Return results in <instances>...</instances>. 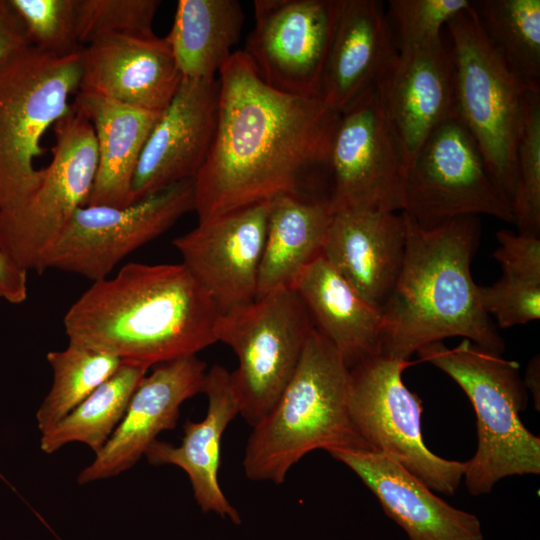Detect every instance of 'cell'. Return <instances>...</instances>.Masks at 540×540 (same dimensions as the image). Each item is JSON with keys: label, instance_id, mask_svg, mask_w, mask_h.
I'll list each match as a JSON object with an SVG mask.
<instances>
[{"label": "cell", "instance_id": "obj_1", "mask_svg": "<svg viewBox=\"0 0 540 540\" xmlns=\"http://www.w3.org/2000/svg\"><path fill=\"white\" fill-rule=\"evenodd\" d=\"M218 76L216 130L194 178L198 223L282 195H308L306 179L329 174L340 113L319 97L270 87L243 50L233 52Z\"/></svg>", "mask_w": 540, "mask_h": 540}, {"label": "cell", "instance_id": "obj_2", "mask_svg": "<svg viewBox=\"0 0 540 540\" xmlns=\"http://www.w3.org/2000/svg\"><path fill=\"white\" fill-rule=\"evenodd\" d=\"M220 313L183 263L132 262L69 307V343L148 366L197 355L217 342Z\"/></svg>", "mask_w": 540, "mask_h": 540}, {"label": "cell", "instance_id": "obj_3", "mask_svg": "<svg viewBox=\"0 0 540 540\" xmlns=\"http://www.w3.org/2000/svg\"><path fill=\"white\" fill-rule=\"evenodd\" d=\"M400 272L381 308V354L408 361L425 345L461 336L502 354L505 342L479 299L471 261L480 238L476 216L424 229L406 213Z\"/></svg>", "mask_w": 540, "mask_h": 540}, {"label": "cell", "instance_id": "obj_4", "mask_svg": "<svg viewBox=\"0 0 540 540\" xmlns=\"http://www.w3.org/2000/svg\"><path fill=\"white\" fill-rule=\"evenodd\" d=\"M349 368L314 326L283 392L252 426L243 468L252 481L281 484L309 452L368 449L349 414Z\"/></svg>", "mask_w": 540, "mask_h": 540}, {"label": "cell", "instance_id": "obj_5", "mask_svg": "<svg viewBox=\"0 0 540 540\" xmlns=\"http://www.w3.org/2000/svg\"><path fill=\"white\" fill-rule=\"evenodd\" d=\"M417 354L449 375L474 408L478 445L463 475L470 494L489 493L508 476L540 473V438L519 415L526 407L527 389L516 361L468 339L453 348L434 342Z\"/></svg>", "mask_w": 540, "mask_h": 540}, {"label": "cell", "instance_id": "obj_6", "mask_svg": "<svg viewBox=\"0 0 540 540\" xmlns=\"http://www.w3.org/2000/svg\"><path fill=\"white\" fill-rule=\"evenodd\" d=\"M80 77V51L55 56L30 45L0 64V212L19 207L38 188L42 137L71 110Z\"/></svg>", "mask_w": 540, "mask_h": 540}, {"label": "cell", "instance_id": "obj_7", "mask_svg": "<svg viewBox=\"0 0 540 540\" xmlns=\"http://www.w3.org/2000/svg\"><path fill=\"white\" fill-rule=\"evenodd\" d=\"M446 26L452 39L456 116L475 140L489 177L511 202L516 146L530 87L492 47L472 5Z\"/></svg>", "mask_w": 540, "mask_h": 540}, {"label": "cell", "instance_id": "obj_8", "mask_svg": "<svg viewBox=\"0 0 540 540\" xmlns=\"http://www.w3.org/2000/svg\"><path fill=\"white\" fill-rule=\"evenodd\" d=\"M314 324L293 289H281L221 314L217 342L238 359L230 383L241 415L250 426L275 404L291 379Z\"/></svg>", "mask_w": 540, "mask_h": 540}, {"label": "cell", "instance_id": "obj_9", "mask_svg": "<svg viewBox=\"0 0 540 540\" xmlns=\"http://www.w3.org/2000/svg\"><path fill=\"white\" fill-rule=\"evenodd\" d=\"M53 131L52 159L38 188L19 207L0 212V248L20 268L39 274L75 211L87 205L98 162L93 127L75 101Z\"/></svg>", "mask_w": 540, "mask_h": 540}, {"label": "cell", "instance_id": "obj_10", "mask_svg": "<svg viewBox=\"0 0 540 540\" xmlns=\"http://www.w3.org/2000/svg\"><path fill=\"white\" fill-rule=\"evenodd\" d=\"M410 364L379 354L351 367L350 418L369 450L398 462L431 490L453 495L466 462L444 459L425 445L422 401L402 380Z\"/></svg>", "mask_w": 540, "mask_h": 540}, {"label": "cell", "instance_id": "obj_11", "mask_svg": "<svg viewBox=\"0 0 540 540\" xmlns=\"http://www.w3.org/2000/svg\"><path fill=\"white\" fill-rule=\"evenodd\" d=\"M402 212L424 229L478 214L514 223L510 200L489 177L458 117L436 128L408 162Z\"/></svg>", "mask_w": 540, "mask_h": 540}, {"label": "cell", "instance_id": "obj_12", "mask_svg": "<svg viewBox=\"0 0 540 540\" xmlns=\"http://www.w3.org/2000/svg\"><path fill=\"white\" fill-rule=\"evenodd\" d=\"M194 210V179L173 184L125 207L78 208L48 250L44 268L107 278L136 249L157 238Z\"/></svg>", "mask_w": 540, "mask_h": 540}, {"label": "cell", "instance_id": "obj_13", "mask_svg": "<svg viewBox=\"0 0 540 540\" xmlns=\"http://www.w3.org/2000/svg\"><path fill=\"white\" fill-rule=\"evenodd\" d=\"M340 5L341 0L254 1L255 25L243 52L266 84L321 98Z\"/></svg>", "mask_w": 540, "mask_h": 540}, {"label": "cell", "instance_id": "obj_14", "mask_svg": "<svg viewBox=\"0 0 540 540\" xmlns=\"http://www.w3.org/2000/svg\"><path fill=\"white\" fill-rule=\"evenodd\" d=\"M406 160L375 87L340 114L329 154L334 210L402 212Z\"/></svg>", "mask_w": 540, "mask_h": 540}, {"label": "cell", "instance_id": "obj_15", "mask_svg": "<svg viewBox=\"0 0 540 540\" xmlns=\"http://www.w3.org/2000/svg\"><path fill=\"white\" fill-rule=\"evenodd\" d=\"M271 201L210 220L175 238L182 263L220 315L257 298L258 274Z\"/></svg>", "mask_w": 540, "mask_h": 540}, {"label": "cell", "instance_id": "obj_16", "mask_svg": "<svg viewBox=\"0 0 540 540\" xmlns=\"http://www.w3.org/2000/svg\"><path fill=\"white\" fill-rule=\"evenodd\" d=\"M218 101L217 78H182L144 145L132 182L133 203L196 177L213 142Z\"/></svg>", "mask_w": 540, "mask_h": 540}, {"label": "cell", "instance_id": "obj_17", "mask_svg": "<svg viewBox=\"0 0 540 540\" xmlns=\"http://www.w3.org/2000/svg\"><path fill=\"white\" fill-rule=\"evenodd\" d=\"M207 365L197 355L155 366L133 393L113 434L78 475L79 484L111 478L133 467L157 436L176 427L180 406L203 393Z\"/></svg>", "mask_w": 540, "mask_h": 540}, {"label": "cell", "instance_id": "obj_18", "mask_svg": "<svg viewBox=\"0 0 540 540\" xmlns=\"http://www.w3.org/2000/svg\"><path fill=\"white\" fill-rule=\"evenodd\" d=\"M377 88L406 166L436 128L457 117L453 64L442 41L398 50Z\"/></svg>", "mask_w": 540, "mask_h": 540}, {"label": "cell", "instance_id": "obj_19", "mask_svg": "<svg viewBox=\"0 0 540 540\" xmlns=\"http://www.w3.org/2000/svg\"><path fill=\"white\" fill-rule=\"evenodd\" d=\"M79 91L161 112L182 81L167 38L113 37L80 50Z\"/></svg>", "mask_w": 540, "mask_h": 540}, {"label": "cell", "instance_id": "obj_20", "mask_svg": "<svg viewBox=\"0 0 540 540\" xmlns=\"http://www.w3.org/2000/svg\"><path fill=\"white\" fill-rule=\"evenodd\" d=\"M329 454L363 481L410 540L484 539L477 516L436 496L393 459L360 448L335 449Z\"/></svg>", "mask_w": 540, "mask_h": 540}, {"label": "cell", "instance_id": "obj_21", "mask_svg": "<svg viewBox=\"0 0 540 540\" xmlns=\"http://www.w3.org/2000/svg\"><path fill=\"white\" fill-rule=\"evenodd\" d=\"M402 213L347 207L334 210L322 256L381 310L404 257Z\"/></svg>", "mask_w": 540, "mask_h": 540}, {"label": "cell", "instance_id": "obj_22", "mask_svg": "<svg viewBox=\"0 0 540 540\" xmlns=\"http://www.w3.org/2000/svg\"><path fill=\"white\" fill-rule=\"evenodd\" d=\"M397 54L380 1L341 0L322 79V100L341 114L377 87Z\"/></svg>", "mask_w": 540, "mask_h": 540}, {"label": "cell", "instance_id": "obj_23", "mask_svg": "<svg viewBox=\"0 0 540 540\" xmlns=\"http://www.w3.org/2000/svg\"><path fill=\"white\" fill-rule=\"evenodd\" d=\"M203 393L208 399L205 417L187 420L179 445L155 440L145 456L153 465H174L188 476L194 498L203 512H214L241 523L238 510L231 505L218 481L221 442L224 431L239 415L230 383V372L215 364L207 370Z\"/></svg>", "mask_w": 540, "mask_h": 540}, {"label": "cell", "instance_id": "obj_24", "mask_svg": "<svg viewBox=\"0 0 540 540\" xmlns=\"http://www.w3.org/2000/svg\"><path fill=\"white\" fill-rule=\"evenodd\" d=\"M314 325L350 369L381 354V310L368 302L323 256L315 258L292 288Z\"/></svg>", "mask_w": 540, "mask_h": 540}, {"label": "cell", "instance_id": "obj_25", "mask_svg": "<svg viewBox=\"0 0 540 540\" xmlns=\"http://www.w3.org/2000/svg\"><path fill=\"white\" fill-rule=\"evenodd\" d=\"M75 102L89 119L97 144V169L87 205L132 204L135 170L162 111L144 110L82 92L76 94Z\"/></svg>", "mask_w": 540, "mask_h": 540}, {"label": "cell", "instance_id": "obj_26", "mask_svg": "<svg viewBox=\"0 0 540 540\" xmlns=\"http://www.w3.org/2000/svg\"><path fill=\"white\" fill-rule=\"evenodd\" d=\"M333 215L328 196L282 195L271 201L257 298L293 288L303 270L322 254Z\"/></svg>", "mask_w": 540, "mask_h": 540}, {"label": "cell", "instance_id": "obj_27", "mask_svg": "<svg viewBox=\"0 0 540 540\" xmlns=\"http://www.w3.org/2000/svg\"><path fill=\"white\" fill-rule=\"evenodd\" d=\"M243 22L236 0H179L166 38L182 78L215 79L233 54Z\"/></svg>", "mask_w": 540, "mask_h": 540}, {"label": "cell", "instance_id": "obj_28", "mask_svg": "<svg viewBox=\"0 0 540 540\" xmlns=\"http://www.w3.org/2000/svg\"><path fill=\"white\" fill-rule=\"evenodd\" d=\"M493 257L502 275L490 286H479L483 309L501 328L540 318V238L501 230Z\"/></svg>", "mask_w": 540, "mask_h": 540}, {"label": "cell", "instance_id": "obj_29", "mask_svg": "<svg viewBox=\"0 0 540 540\" xmlns=\"http://www.w3.org/2000/svg\"><path fill=\"white\" fill-rule=\"evenodd\" d=\"M149 367L122 361L117 371L52 428L42 433L40 448L53 453L72 442L86 444L95 455L121 422L131 397Z\"/></svg>", "mask_w": 540, "mask_h": 540}, {"label": "cell", "instance_id": "obj_30", "mask_svg": "<svg viewBox=\"0 0 540 540\" xmlns=\"http://www.w3.org/2000/svg\"><path fill=\"white\" fill-rule=\"evenodd\" d=\"M492 47L527 86L539 87L540 1H471Z\"/></svg>", "mask_w": 540, "mask_h": 540}, {"label": "cell", "instance_id": "obj_31", "mask_svg": "<svg viewBox=\"0 0 540 540\" xmlns=\"http://www.w3.org/2000/svg\"><path fill=\"white\" fill-rule=\"evenodd\" d=\"M46 359L52 368L53 382L36 413L41 434L110 378L122 363L114 355L74 343L48 352Z\"/></svg>", "mask_w": 540, "mask_h": 540}, {"label": "cell", "instance_id": "obj_32", "mask_svg": "<svg viewBox=\"0 0 540 540\" xmlns=\"http://www.w3.org/2000/svg\"><path fill=\"white\" fill-rule=\"evenodd\" d=\"M516 181L511 197L518 234L540 237V89L526 93L516 146Z\"/></svg>", "mask_w": 540, "mask_h": 540}, {"label": "cell", "instance_id": "obj_33", "mask_svg": "<svg viewBox=\"0 0 540 540\" xmlns=\"http://www.w3.org/2000/svg\"><path fill=\"white\" fill-rule=\"evenodd\" d=\"M158 0H77L80 46L113 37L150 38Z\"/></svg>", "mask_w": 540, "mask_h": 540}, {"label": "cell", "instance_id": "obj_34", "mask_svg": "<svg viewBox=\"0 0 540 540\" xmlns=\"http://www.w3.org/2000/svg\"><path fill=\"white\" fill-rule=\"evenodd\" d=\"M29 43L44 53L66 56L82 49L77 40V0H8Z\"/></svg>", "mask_w": 540, "mask_h": 540}, {"label": "cell", "instance_id": "obj_35", "mask_svg": "<svg viewBox=\"0 0 540 540\" xmlns=\"http://www.w3.org/2000/svg\"><path fill=\"white\" fill-rule=\"evenodd\" d=\"M470 5L468 0H390L386 17L398 50L442 41V27Z\"/></svg>", "mask_w": 540, "mask_h": 540}, {"label": "cell", "instance_id": "obj_36", "mask_svg": "<svg viewBox=\"0 0 540 540\" xmlns=\"http://www.w3.org/2000/svg\"><path fill=\"white\" fill-rule=\"evenodd\" d=\"M31 44L8 0H0V64Z\"/></svg>", "mask_w": 540, "mask_h": 540}, {"label": "cell", "instance_id": "obj_37", "mask_svg": "<svg viewBox=\"0 0 540 540\" xmlns=\"http://www.w3.org/2000/svg\"><path fill=\"white\" fill-rule=\"evenodd\" d=\"M28 296V272L0 248V299L20 304Z\"/></svg>", "mask_w": 540, "mask_h": 540}, {"label": "cell", "instance_id": "obj_38", "mask_svg": "<svg viewBox=\"0 0 540 540\" xmlns=\"http://www.w3.org/2000/svg\"><path fill=\"white\" fill-rule=\"evenodd\" d=\"M526 389L531 391L537 410L540 407V362L539 356L533 357L526 368L523 380Z\"/></svg>", "mask_w": 540, "mask_h": 540}]
</instances>
